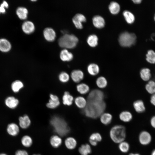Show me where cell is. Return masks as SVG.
<instances>
[{
    "label": "cell",
    "instance_id": "1",
    "mask_svg": "<svg viewBox=\"0 0 155 155\" xmlns=\"http://www.w3.org/2000/svg\"><path fill=\"white\" fill-rule=\"evenodd\" d=\"M86 107L82 113L86 117L96 119L100 117L104 113L106 108V104L104 100H87Z\"/></svg>",
    "mask_w": 155,
    "mask_h": 155
},
{
    "label": "cell",
    "instance_id": "2",
    "mask_svg": "<svg viewBox=\"0 0 155 155\" xmlns=\"http://www.w3.org/2000/svg\"><path fill=\"white\" fill-rule=\"evenodd\" d=\"M50 123L54 132L60 136H65L70 131V129L67 122L59 116L54 115L52 117Z\"/></svg>",
    "mask_w": 155,
    "mask_h": 155
},
{
    "label": "cell",
    "instance_id": "3",
    "mask_svg": "<svg viewBox=\"0 0 155 155\" xmlns=\"http://www.w3.org/2000/svg\"><path fill=\"white\" fill-rule=\"evenodd\" d=\"M109 134L111 139L114 142L119 144L124 141L126 137V128L123 125H116L111 128Z\"/></svg>",
    "mask_w": 155,
    "mask_h": 155
},
{
    "label": "cell",
    "instance_id": "4",
    "mask_svg": "<svg viewBox=\"0 0 155 155\" xmlns=\"http://www.w3.org/2000/svg\"><path fill=\"white\" fill-rule=\"evenodd\" d=\"M78 42V38L75 35L65 34L59 39L58 44L61 47L72 49L75 47Z\"/></svg>",
    "mask_w": 155,
    "mask_h": 155
},
{
    "label": "cell",
    "instance_id": "5",
    "mask_svg": "<svg viewBox=\"0 0 155 155\" xmlns=\"http://www.w3.org/2000/svg\"><path fill=\"white\" fill-rule=\"evenodd\" d=\"M136 36L135 34L124 32L119 35L118 40L120 45L123 47H129L135 44Z\"/></svg>",
    "mask_w": 155,
    "mask_h": 155
},
{
    "label": "cell",
    "instance_id": "6",
    "mask_svg": "<svg viewBox=\"0 0 155 155\" xmlns=\"http://www.w3.org/2000/svg\"><path fill=\"white\" fill-rule=\"evenodd\" d=\"M138 140L141 144L143 146H146L151 143L152 137L151 134L148 131H143L140 133Z\"/></svg>",
    "mask_w": 155,
    "mask_h": 155
},
{
    "label": "cell",
    "instance_id": "7",
    "mask_svg": "<svg viewBox=\"0 0 155 155\" xmlns=\"http://www.w3.org/2000/svg\"><path fill=\"white\" fill-rule=\"evenodd\" d=\"M104 94L103 92L100 90L95 89L91 91L89 94L87 100H103Z\"/></svg>",
    "mask_w": 155,
    "mask_h": 155
},
{
    "label": "cell",
    "instance_id": "8",
    "mask_svg": "<svg viewBox=\"0 0 155 155\" xmlns=\"http://www.w3.org/2000/svg\"><path fill=\"white\" fill-rule=\"evenodd\" d=\"M49 102L46 104V107L50 109H54L57 107L60 104V102L58 97L53 94H50L49 95Z\"/></svg>",
    "mask_w": 155,
    "mask_h": 155
},
{
    "label": "cell",
    "instance_id": "9",
    "mask_svg": "<svg viewBox=\"0 0 155 155\" xmlns=\"http://www.w3.org/2000/svg\"><path fill=\"white\" fill-rule=\"evenodd\" d=\"M86 21L85 17L80 13L76 14L72 19V22L75 26L78 29H81L83 28L82 22H85Z\"/></svg>",
    "mask_w": 155,
    "mask_h": 155
},
{
    "label": "cell",
    "instance_id": "10",
    "mask_svg": "<svg viewBox=\"0 0 155 155\" xmlns=\"http://www.w3.org/2000/svg\"><path fill=\"white\" fill-rule=\"evenodd\" d=\"M84 74L83 72L80 69H75L71 72L70 77L72 80L75 83H79L84 78Z\"/></svg>",
    "mask_w": 155,
    "mask_h": 155
},
{
    "label": "cell",
    "instance_id": "11",
    "mask_svg": "<svg viewBox=\"0 0 155 155\" xmlns=\"http://www.w3.org/2000/svg\"><path fill=\"white\" fill-rule=\"evenodd\" d=\"M43 34L45 39L49 42L53 41L56 36L55 31L51 28H45L43 31Z\"/></svg>",
    "mask_w": 155,
    "mask_h": 155
},
{
    "label": "cell",
    "instance_id": "12",
    "mask_svg": "<svg viewBox=\"0 0 155 155\" xmlns=\"http://www.w3.org/2000/svg\"><path fill=\"white\" fill-rule=\"evenodd\" d=\"M6 129L7 133L12 136H17L20 131L19 126L15 123L9 124L7 126Z\"/></svg>",
    "mask_w": 155,
    "mask_h": 155
},
{
    "label": "cell",
    "instance_id": "13",
    "mask_svg": "<svg viewBox=\"0 0 155 155\" xmlns=\"http://www.w3.org/2000/svg\"><path fill=\"white\" fill-rule=\"evenodd\" d=\"M19 125L22 129H26L28 128L31 124V121L29 117L25 115L19 118Z\"/></svg>",
    "mask_w": 155,
    "mask_h": 155
},
{
    "label": "cell",
    "instance_id": "14",
    "mask_svg": "<svg viewBox=\"0 0 155 155\" xmlns=\"http://www.w3.org/2000/svg\"><path fill=\"white\" fill-rule=\"evenodd\" d=\"M23 31L27 34H30L33 32L35 29V26L32 22L27 21L24 22L22 26Z\"/></svg>",
    "mask_w": 155,
    "mask_h": 155
},
{
    "label": "cell",
    "instance_id": "15",
    "mask_svg": "<svg viewBox=\"0 0 155 155\" xmlns=\"http://www.w3.org/2000/svg\"><path fill=\"white\" fill-rule=\"evenodd\" d=\"M151 73L150 69L148 67L142 68L140 72L141 78L145 82H148L152 78Z\"/></svg>",
    "mask_w": 155,
    "mask_h": 155
},
{
    "label": "cell",
    "instance_id": "16",
    "mask_svg": "<svg viewBox=\"0 0 155 155\" xmlns=\"http://www.w3.org/2000/svg\"><path fill=\"white\" fill-rule=\"evenodd\" d=\"M133 108L135 111L138 113H144L146 110V107L143 101L141 100L135 101L133 103Z\"/></svg>",
    "mask_w": 155,
    "mask_h": 155
},
{
    "label": "cell",
    "instance_id": "17",
    "mask_svg": "<svg viewBox=\"0 0 155 155\" xmlns=\"http://www.w3.org/2000/svg\"><path fill=\"white\" fill-rule=\"evenodd\" d=\"M94 25L96 28H101L105 26V22L104 18L99 15L94 16L92 18Z\"/></svg>",
    "mask_w": 155,
    "mask_h": 155
},
{
    "label": "cell",
    "instance_id": "18",
    "mask_svg": "<svg viewBox=\"0 0 155 155\" xmlns=\"http://www.w3.org/2000/svg\"><path fill=\"white\" fill-rule=\"evenodd\" d=\"M62 140L60 136L58 135H52L50 138V143L51 146L54 148H57L61 145Z\"/></svg>",
    "mask_w": 155,
    "mask_h": 155
},
{
    "label": "cell",
    "instance_id": "19",
    "mask_svg": "<svg viewBox=\"0 0 155 155\" xmlns=\"http://www.w3.org/2000/svg\"><path fill=\"white\" fill-rule=\"evenodd\" d=\"M62 99L63 103L64 105L70 106L72 104L74 98L69 92L66 91L64 92Z\"/></svg>",
    "mask_w": 155,
    "mask_h": 155
},
{
    "label": "cell",
    "instance_id": "20",
    "mask_svg": "<svg viewBox=\"0 0 155 155\" xmlns=\"http://www.w3.org/2000/svg\"><path fill=\"white\" fill-rule=\"evenodd\" d=\"M77 142L76 140L73 137H69L67 138L65 141V145L68 149L72 150L76 147Z\"/></svg>",
    "mask_w": 155,
    "mask_h": 155
},
{
    "label": "cell",
    "instance_id": "21",
    "mask_svg": "<svg viewBox=\"0 0 155 155\" xmlns=\"http://www.w3.org/2000/svg\"><path fill=\"white\" fill-rule=\"evenodd\" d=\"M60 57L63 61H69L73 59V55L66 49H64L61 51L60 54Z\"/></svg>",
    "mask_w": 155,
    "mask_h": 155
},
{
    "label": "cell",
    "instance_id": "22",
    "mask_svg": "<svg viewBox=\"0 0 155 155\" xmlns=\"http://www.w3.org/2000/svg\"><path fill=\"white\" fill-rule=\"evenodd\" d=\"M5 103L6 106L11 109L16 108L19 103V100L14 97L9 96L5 100Z\"/></svg>",
    "mask_w": 155,
    "mask_h": 155
},
{
    "label": "cell",
    "instance_id": "23",
    "mask_svg": "<svg viewBox=\"0 0 155 155\" xmlns=\"http://www.w3.org/2000/svg\"><path fill=\"white\" fill-rule=\"evenodd\" d=\"M74 101L75 105L79 108L84 109L87 104V100L82 96H78L74 99Z\"/></svg>",
    "mask_w": 155,
    "mask_h": 155
},
{
    "label": "cell",
    "instance_id": "24",
    "mask_svg": "<svg viewBox=\"0 0 155 155\" xmlns=\"http://www.w3.org/2000/svg\"><path fill=\"white\" fill-rule=\"evenodd\" d=\"M11 48V44L7 40L4 38L0 39V51L6 52L9 51Z\"/></svg>",
    "mask_w": 155,
    "mask_h": 155
},
{
    "label": "cell",
    "instance_id": "25",
    "mask_svg": "<svg viewBox=\"0 0 155 155\" xmlns=\"http://www.w3.org/2000/svg\"><path fill=\"white\" fill-rule=\"evenodd\" d=\"M87 70L88 73L92 76L97 75L100 71L99 66L94 63L89 64L87 67Z\"/></svg>",
    "mask_w": 155,
    "mask_h": 155
},
{
    "label": "cell",
    "instance_id": "26",
    "mask_svg": "<svg viewBox=\"0 0 155 155\" xmlns=\"http://www.w3.org/2000/svg\"><path fill=\"white\" fill-rule=\"evenodd\" d=\"M78 151L81 155H89L92 152L90 144H86L82 145L79 148Z\"/></svg>",
    "mask_w": 155,
    "mask_h": 155
},
{
    "label": "cell",
    "instance_id": "27",
    "mask_svg": "<svg viewBox=\"0 0 155 155\" xmlns=\"http://www.w3.org/2000/svg\"><path fill=\"white\" fill-rule=\"evenodd\" d=\"M100 117L101 122L105 125H107L110 124L113 118L112 115L107 113H104Z\"/></svg>",
    "mask_w": 155,
    "mask_h": 155
},
{
    "label": "cell",
    "instance_id": "28",
    "mask_svg": "<svg viewBox=\"0 0 155 155\" xmlns=\"http://www.w3.org/2000/svg\"><path fill=\"white\" fill-rule=\"evenodd\" d=\"M145 88L146 92L149 94H155V81L149 80L145 84Z\"/></svg>",
    "mask_w": 155,
    "mask_h": 155
},
{
    "label": "cell",
    "instance_id": "29",
    "mask_svg": "<svg viewBox=\"0 0 155 155\" xmlns=\"http://www.w3.org/2000/svg\"><path fill=\"white\" fill-rule=\"evenodd\" d=\"M133 116L130 112L124 111L122 112L119 115V118L121 120L124 122H128L132 119Z\"/></svg>",
    "mask_w": 155,
    "mask_h": 155
},
{
    "label": "cell",
    "instance_id": "30",
    "mask_svg": "<svg viewBox=\"0 0 155 155\" xmlns=\"http://www.w3.org/2000/svg\"><path fill=\"white\" fill-rule=\"evenodd\" d=\"M76 88L77 91L82 94H85L87 93L90 90L89 86L84 83L78 84L76 86Z\"/></svg>",
    "mask_w": 155,
    "mask_h": 155
},
{
    "label": "cell",
    "instance_id": "31",
    "mask_svg": "<svg viewBox=\"0 0 155 155\" xmlns=\"http://www.w3.org/2000/svg\"><path fill=\"white\" fill-rule=\"evenodd\" d=\"M28 11L27 9L23 7H18L16 11V14L18 18L22 20H25L27 17Z\"/></svg>",
    "mask_w": 155,
    "mask_h": 155
},
{
    "label": "cell",
    "instance_id": "32",
    "mask_svg": "<svg viewBox=\"0 0 155 155\" xmlns=\"http://www.w3.org/2000/svg\"><path fill=\"white\" fill-rule=\"evenodd\" d=\"M109 9L111 13L113 14H116L118 13L120 10V6L117 2L112 1L108 6Z\"/></svg>",
    "mask_w": 155,
    "mask_h": 155
},
{
    "label": "cell",
    "instance_id": "33",
    "mask_svg": "<svg viewBox=\"0 0 155 155\" xmlns=\"http://www.w3.org/2000/svg\"><path fill=\"white\" fill-rule=\"evenodd\" d=\"M146 60L149 63L155 64V52L152 50H148L146 55Z\"/></svg>",
    "mask_w": 155,
    "mask_h": 155
},
{
    "label": "cell",
    "instance_id": "34",
    "mask_svg": "<svg viewBox=\"0 0 155 155\" xmlns=\"http://www.w3.org/2000/svg\"><path fill=\"white\" fill-rule=\"evenodd\" d=\"M21 143L26 148H29L32 145L33 140L30 136L28 135H25L22 137Z\"/></svg>",
    "mask_w": 155,
    "mask_h": 155
},
{
    "label": "cell",
    "instance_id": "35",
    "mask_svg": "<svg viewBox=\"0 0 155 155\" xmlns=\"http://www.w3.org/2000/svg\"><path fill=\"white\" fill-rule=\"evenodd\" d=\"M123 15L127 22L129 24L133 23L135 20L134 15L131 12L128 10L123 11Z\"/></svg>",
    "mask_w": 155,
    "mask_h": 155
},
{
    "label": "cell",
    "instance_id": "36",
    "mask_svg": "<svg viewBox=\"0 0 155 155\" xmlns=\"http://www.w3.org/2000/svg\"><path fill=\"white\" fill-rule=\"evenodd\" d=\"M98 38L95 34L90 35L87 39V42L88 45L92 47L96 46L98 44Z\"/></svg>",
    "mask_w": 155,
    "mask_h": 155
},
{
    "label": "cell",
    "instance_id": "37",
    "mask_svg": "<svg viewBox=\"0 0 155 155\" xmlns=\"http://www.w3.org/2000/svg\"><path fill=\"white\" fill-rule=\"evenodd\" d=\"M24 87L23 83L19 80H16L11 84V88L14 92H17Z\"/></svg>",
    "mask_w": 155,
    "mask_h": 155
},
{
    "label": "cell",
    "instance_id": "38",
    "mask_svg": "<svg viewBox=\"0 0 155 155\" xmlns=\"http://www.w3.org/2000/svg\"><path fill=\"white\" fill-rule=\"evenodd\" d=\"M96 84L97 86L100 88H105L107 85V81L106 78L103 76H100L96 80Z\"/></svg>",
    "mask_w": 155,
    "mask_h": 155
},
{
    "label": "cell",
    "instance_id": "39",
    "mask_svg": "<svg viewBox=\"0 0 155 155\" xmlns=\"http://www.w3.org/2000/svg\"><path fill=\"white\" fill-rule=\"evenodd\" d=\"M119 144L118 148L121 152L125 153L129 151L130 149V145L128 143L124 141Z\"/></svg>",
    "mask_w": 155,
    "mask_h": 155
},
{
    "label": "cell",
    "instance_id": "40",
    "mask_svg": "<svg viewBox=\"0 0 155 155\" xmlns=\"http://www.w3.org/2000/svg\"><path fill=\"white\" fill-rule=\"evenodd\" d=\"M70 78V76L67 72L65 71L61 72L59 75L58 79L59 81L62 83H66L68 82Z\"/></svg>",
    "mask_w": 155,
    "mask_h": 155
},
{
    "label": "cell",
    "instance_id": "41",
    "mask_svg": "<svg viewBox=\"0 0 155 155\" xmlns=\"http://www.w3.org/2000/svg\"><path fill=\"white\" fill-rule=\"evenodd\" d=\"M102 139L101 135L98 132H94L92 133L89 137V141H92L98 143L101 142Z\"/></svg>",
    "mask_w": 155,
    "mask_h": 155
},
{
    "label": "cell",
    "instance_id": "42",
    "mask_svg": "<svg viewBox=\"0 0 155 155\" xmlns=\"http://www.w3.org/2000/svg\"><path fill=\"white\" fill-rule=\"evenodd\" d=\"M15 155H29L28 152L25 150H19L15 152Z\"/></svg>",
    "mask_w": 155,
    "mask_h": 155
},
{
    "label": "cell",
    "instance_id": "43",
    "mask_svg": "<svg viewBox=\"0 0 155 155\" xmlns=\"http://www.w3.org/2000/svg\"><path fill=\"white\" fill-rule=\"evenodd\" d=\"M150 102L152 106L155 107V94H152L150 96Z\"/></svg>",
    "mask_w": 155,
    "mask_h": 155
},
{
    "label": "cell",
    "instance_id": "44",
    "mask_svg": "<svg viewBox=\"0 0 155 155\" xmlns=\"http://www.w3.org/2000/svg\"><path fill=\"white\" fill-rule=\"evenodd\" d=\"M150 123L151 126L155 129V115L151 117L150 119Z\"/></svg>",
    "mask_w": 155,
    "mask_h": 155
},
{
    "label": "cell",
    "instance_id": "45",
    "mask_svg": "<svg viewBox=\"0 0 155 155\" xmlns=\"http://www.w3.org/2000/svg\"><path fill=\"white\" fill-rule=\"evenodd\" d=\"M0 6L5 8L8 7V5L6 1H4L1 5Z\"/></svg>",
    "mask_w": 155,
    "mask_h": 155
},
{
    "label": "cell",
    "instance_id": "46",
    "mask_svg": "<svg viewBox=\"0 0 155 155\" xmlns=\"http://www.w3.org/2000/svg\"><path fill=\"white\" fill-rule=\"evenodd\" d=\"M5 12V8L4 7L0 6V14L4 13Z\"/></svg>",
    "mask_w": 155,
    "mask_h": 155
},
{
    "label": "cell",
    "instance_id": "47",
    "mask_svg": "<svg viewBox=\"0 0 155 155\" xmlns=\"http://www.w3.org/2000/svg\"><path fill=\"white\" fill-rule=\"evenodd\" d=\"M133 2L135 4H139L141 3L142 1V0H133Z\"/></svg>",
    "mask_w": 155,
    "mask_h": 155
},
{
    "label": "cell",
    "instance_id": "48",
    "mask_svg": "<svg viewBox=\"0 0 155 155\" xmlns=\"http://www.w3.org/2000/svg\"><path fill=\"white\" fill-rule=\"evenodd\" d=\"M129 155H141V154L137 153H130Z\"/></svg>",
    "mask_w": 155,
    "mask_h": 155
},
{
    "label": "cell",
    "instance_id": "49",
    "mask_svg": "<svg viewBox=\"0 0 155 155\" xmlns=\"http://www.w3.org/2000/svg\"><path fill=\"white\" fill-rule=\"evenodd\" d=\"M151 155H155V149L152 151Z\"/></svg>",
    "mask_w": 155,
    "mask_h": 155
},
{
    "label": "cell",
    "instance_id": "50",
    "mask_svg": "<svg viewBox=\"0 0 155 155\" xmlns=\"http://www.w3.org/2000/svg\"><path fill=\"white\" fill-rule=\"evenodd\" d=\"M0 155H8L4 153H1L0 154Z\"/></svg>",
    "mask_w": 155,
    "mask_h": 155
},
{
    "label": "cell",
    "instance_id": "51",
    "mask_svg": "<svg viewBox=\"0 0 155 155\" xmlns=\"http://www.w3.org/2000/svg\"><path fill=\"white\" fill-rule=\"evenodd\" d=\"M33 155H41L40 154H33Z\"/></svg>",
    "mask_w": 155,
    "mask_h": 155
},
{
    "label": "cell",
    "instance_id": "52",
    "mask_svg": "<svg viewBox=\"0 0 155 155\" xmlns=\"http://www.w3.org/2000/svg\"><path fill=\"white\" fill-rule=\"evenodd\" d=\"M154 20L155 22V14L154 15Z\"/></svg>",
    "mask_w": 155,
    "mask_h": 155
}]
</instances>
